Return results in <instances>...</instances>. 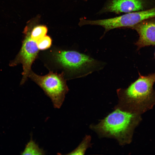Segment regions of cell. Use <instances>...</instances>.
<instances>
[{"label": "cell", "mask_w": 155, "mask_h": 155, "mask_svg": "<svg viewBox=\"0 0 155 155\" xmlns=\"http://www.w3.org/2000/svg\"><path fill=\"white\" fill-rule=\"evenodd\" d=\"M53 61L67 71L85 75L101 68L100 62L86 54L72 50H57L52 53Z\"/></svg>", "instance_id": "cell-1"}, {"label": "cell", "mask_w": 155, "mask_h": 155, "mask_svg": "<svg viewBox=\"0 0 155 155\" xmlns=\"http://www.w3.org/2000/svg\"><path fill=\"white\" fill-rule=\"evenodd\" d=\"M28 77L42 89L51 100L55 108L61 107L69 90L63 73L58 74L51 71L41 76L31 70Z\"/></svg>", "instance_id": "cell-2"}, {"label": "cell", "mask_w": 155, "mask_h": 155, "mask_svg": "<svg viewBox=\"0 0 155 155\" xmlns=\"http://www.w3.org/2000/svg\"><path fill=\"white\" fill-rule=\"evenodd\" d=\"M134 117L130 112L117 109L101 121L96 128L104 134L125 142L130 133Z\"/></svg>", "instance_id": "cell-3"}, {"label": "cell", "mask_w": 155, "mask_h": 155, "mask_svg": "<svg viewBox=\"0 0 155 155\" xmlns=\"http://www.w3.org/2000/svg\"><path fill=\"white\" fill-rule=\"evenodd\" d=\"M139 74V78L128 88L117 90L121 100L128 104L140 103L154 95L153 86L155 82V73L145 76Z\"/></svg>", "instance_id": "cell-4"}, {"label": "cell", "mask_w": 155, "mask_h": 155, "mask_svg": "<svg viewBox=\"0 0 155 155\" xmlns=\"http://www.w3.org/2000/svg\"><path fill=\"white\" fill-rule=\"evenodd\" d=\"M30 33V31L26 32L19 52L10 65L11 66H14L19 63L22 64L23 71L21 84H23L28 77L32 70V65L37 58L39 52L37 41L31 38Z\"/></svg>", "instance_id": "cell-5"}, {"label": "cell", "mask_w": 155, "mask_h": 155, "mask_svg": "<svg viewBox=\"0 0 155 155\" xmlns=\"http://www.w3.org/2000/svg\"><path fill=\"white\" fill-rule=\"evenodd\" d=\"M135 30L139 38L135 43L139 50L150 45H155V17L144 20L130 28Z\"/></svg>", "instance_id": "cell-6"}, {"label": "cell", "mask_w": 155, "mask_h": 155, "mask_svg": "<svg viewBox=\"0 0 155 155\" xmlns=\"http://www.w3.org/2000/svg\"><path fill=\"white\" fill-rule=\"evenodd\" d=\"M149 2L148 0H112L105 10L117 13L138 11L147 9Z\"/></svg>", "instance_id": "cell-7"}, {"label": "cell", "mask_w": 155, "mask_h": 155, "mask_svg": "<svg viewBox=\"0 0 155 155\" xmlns=\"http://www.w3.org/2000/svg\"><path fill=\"white\" fill-rule=\"evenodd\" d=\"M22 155H44L45 151L40 148L38 144L31 139L27 144L24 151L22 153Z\"/></svg>", "instance_id": "cell-8"}, {"label": "cell", "mask_w": 155, "mask_h": 155, "mask_svg": "<svg viewBox=\"0 0 155 155\" xmlns=\"http://www.w3.org/2000/svg\"><path fill=\"white\" fill-rule=\"evenodd\" d=\"M47 30L45 26L40 25L36 26L31 32L30 37L32 39L37 41L46 35Z\"/></svg>", "instance_id": "cell-9"}, {"label": "cell", "mask_w": 155, "mask_h": 155, "mask_svg": "<svg viewBox=\"0 0 155 155\" xmlns=\"http://www.w3.org/2000/svg\"><path fill=\"white\" fill-rule=\"evenodd\" d=\"M90 138L86 136L79 145L74 150L67 154V155H83L89 146Z\"/></svg>", "instance_id": "cell-10"}, {"label": "cell", "mask_w": 155, "mask_h": 155, "mask_svg": "<svg viewBox=\"0 0 155 155\" xmlns=\"http://www.w3.org/2000/svg\"><path fill=\"white\" fill-rule=\"evenodd\" d=\"M52 40L51 37L45 35L37 41L39 50H44L49 48L52 44Z\"/></svg>", "instance_id": "cell-11"}, {"label": "cell", "mask_w": 155, "mask_h": 155, "mask_svg": "<svg viewBox=\"0 0 155 155\" xmlns=\"http://www.w3.org/2000/svg\"></svg>", "instance_id": "cell-12"}]
</instances>
